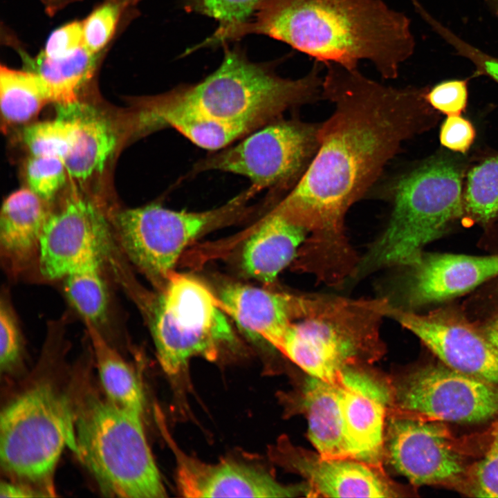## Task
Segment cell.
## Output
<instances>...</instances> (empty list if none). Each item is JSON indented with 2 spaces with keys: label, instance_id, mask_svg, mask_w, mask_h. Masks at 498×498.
Listing matches in <instances>:
<instances>
[{
  "label": "cell",
  "instance_id": "obj_1",
  "mask_svg": "<svg viewBox=\"0 0 498 498\" xmlns=\"http://www.w3.org/2000/svg\"><path fill=\"white\" fill-rule=\"evenodd\" d=\"M324 65L322 98L334 110L320 124L319 147L310 165L273 210L310 233L304 252L326 264L351 254L344 232L346 213L403 142L421 129L426 90L386 86L358 68Z\"/></svg>",
  "mask_w": 498,
  "mask_h": 498
},
{
  "label": "cell",
  "instance_id": "obj_2",
  "mask_svg": "<svg viewBox=\"0 0 498 498\" xmlns=\"http://www.w3.org/2000/svg\"><path fill=\"white\" fill-rule=\"evenodd\" d=\"M258 33L281 41L322 64L356 68L368 60L394 79L414 51L410 20L382 0H265L227 40Z\"/></svg>",
  "mask_w": 498,
  "mask_h": 498
},
{
  "label": "cell",
  "instance_id": "obj_3",
  "mask_svg": "<svg viewBox=\"0 0 498 498\" xmlns=\"http://www.w3.org/2000/svg\"><path fill=\"white\" fill-rule=\"evenodd\" d=\"M322 68L314 62L304 77L284 78L249 61L240 50L227 49L221 66L205 80L154 97L151 102L157 110L190 113L251 131L279 119L290 107L322 97Z\"/></svg>",
  "mask_w": 498,
  "mask_h": 498
},
{
  "label": "cell",
  "instance_id": "obj_4",
  "mask_svg": "<svg viewBox=\"0 0 498 498\" xmlns=\"http://www.w3.org/2000/svg\"><path fill=\"white\" fill-rule=\"evenodd\" d=\"M389 306L387 298L308 295L304 313L274 347L307 375L337 382L346 369L372 362L382 354L379 326Z\"/></svg>",
  "mask_w": 498,
  "mask_h": 498
},
{
  "label": "cell",
  "instance_id": "obj_5",
  "mask_svg": "<svg viewBox=\"0 0 498 498\" xmlns=\"http://www.w3.org/2000/svg\"><path fill=\"white\" fill-rule=\"evenodd\" d=\"M393 209L387 226L356 264L354 277L378 269L416 264L424 247L463 210L462 178L445 160L427 161L392 181Z\"/></svg>",
  "mask_w": 498,
  "mask_h": 498
},
{
  "label": "cell",
  "instance_id": "obj_6",
  "mask_svg": "<svg viewBox=\"0 0 498 498\" xmlns=\"http://www.w3.org/2000/svg\"><path fill=\"white\" fill-rule=\"evenodd\" d=\"M142 418L93 393L85 394L75 411V454L106 496H167Z\"/></svg>",
  "mask_w": 498,
  "mask_h": 498
},
{
  "label": "cell",
  "instance_id": "obj_7",
  "mask_svg": "<svg viewBox=\"0 0 498 498\" xmlns=\"http://www.w3.org/2000/svg\"><path fill=\"white\" fill-rule=\"evenodd\" d=\"M65 446L75 454V411L48 382H39L1 412L0 461L12 477L54 492L53 476Z\"/></svg>",
  "mask_w": 498,
  "mask_h": 498
},
{
  "label": "cell",
  "instance_id": "obj_8",
  "mask_svg": "<svg viewBox=\"0 0 498 498\" xmlns=\"http://www.w3.org/2000/svg\"><path fill=\"white\" fill-rule=\"evenodd\" d=\"M151 322L158 361L168 374L193 357L215 360L234 335L217 298L197 279L172 271L161 288Z\"/></svg>",
  "mask_w": 498,
  "mask_h": 498
},
{
  "label": "cell",
  "instance_id": "obj_9",
  "mask_svg": "<svg viewBox=\"0 0 498 498\" xmlns=\"http://www.w3.org/2000/svg\"><path fill=\"white\" fill-rule=\"evenodd\" d=\"M247 191L216 209L175 211L151 204L116 213V240L128 259L160 288L195 239L228 221L250 197Z\"/></svg>",
  "mask_w": 498,
  "mask_h": 498
},
{
  "label": "cell",
  "instance_id": "obj_10",
  "mask_svg": "<svg viewBox=\"0 0 498 498\" xmlns=\"http://www.w3.org/2000/svg\"><path fill=\"white\" fill-rule=\"evenodd\" d=\"M320 124L277 119L197 167L244 176L255 192L297 183L318 149Z\"/></svg>",
  "mask_w": 498,
  "mask_h": 498
},
{
  "label": "cell",
  "instance_id": "obj_11",
  "mask_svg": "<svg viewBox=\"0 0 498 498\" xmlns=\"http://www.w3.org/2000/svg\"><path fill=\"white\" fill-rule=\"evenodd\" d=\"M497 386L445 365L425 366L391 385L388 416L481 422L498 414Z\"/></svg>",
  "mask_w": 498,
  "mask_h": 498
},
{
  "label": "cell",
  "instance_id": "obj_12",
  "mask_svg": "<svg viewBox=\"0 0 498 498\" xmlns=\"http://www.w3.org/2000/svg\"><path fill=\"white\" fill-rule=\"evenodd\" d=\"M385 459L414 485L453 482L463 460L448 430L439 421L388 416Z\"/></svg>",
  "mask_w": 498,
  "mask_h": 498
},
{
  "label": "cell",
  "instance_id": "obj_13",
  "mask_svg": "<svg viewBox=\"0 0 498 498\" xmlns=\"http://www.w3.org/2000/svg\"><path fill=\"white\" fill-rule=\"evenodd\" d=\"M270 459L302 477L307 497H397L398 487L383 468L351 459H327L281 437L271 447Z\"/></svg>",
  "mask_w": 498,
  "mask_h": 498
},
{
  "label": "cell",
  "instance_id": "obj_14",
  "mask_svg": "<svg viewBox=\"0 0 498 498\" xmlns=\"http://www.w3.org/2000/svg\"><path fill=\"white\" fill-rule=\"evenodd\" d=\"M110 236L102 212L89 200L71 196L44 225L37 264L39 276L49 282L62 279L88 255H106Z\"/></svg>",
  "mask_w": 498,
  "mask_h": 498
},
{
  "label": "cell",
  "instance_id": "obj_15",
  "mask_svg": "<svg viewBox=\"0 0 498 498\" xmlns=\"http://www.w3.org/2000/svg\"><path fill=\"white\" fill-rule=\"evenodd\" d=\"M387 316L418 337L444 365L498 385V349L460 318L421 315L390 305Z\"/></svg>",
  "mask_w": 498,
  "mask_h": 498
},
{
  "label": "cell",
  "instance_id": "obj_16",
  "mask_svg": "<svg viewBox=\"0 0 498 498\" xmlns=\"http://www.w3.org/2000/svg\"><path fill=\"white\" fill-rule=\"evenodd\" d=\"M340 407L352 459L382 468L391 385L360 367L344 370Z\"/></svg>",
  "mask_w": 498,
  "mask_h": 498
},
{
  "label": "cell",
  "instance_id": "obj_17",
  "mask_svg": "<svg viewBox=\"0 0 498 498\" xmlns=\"http://www.w3.org/2000/svg\"><path fill=\"white\" fill-rule=\"evenodd\" d=\"M175 456L178 491L185 497H291L307 495L306 483L285 486L264 470L232 461L207 463L181 451L166 429Z\"/></svg>",
  "mask_w": 498,
  "mask_h": 498
},
{
  "label": "cell",
  "instance_id": "obj_18",
  "mask_svg": "<svg viewBox=\"0 0 498 498\" xmlns=\"http://www.w3.org/2000/svg\"><path fill=\"white\" fill-rule=\"evenodd\" d=\"M406 286L409 306L416 307L465 293L498 275V255L423 254Z\"/></svg>",
  "mask_w": 498,
  "mask_h": 498
},
{
  "label": "cell",
  "instance_id": "obj_19",
  "mask_svg": "<svg viewBox=\"0 0 498 498\" xmlns=\"http://www.w3.org/2000/svg\"><path fill=\"white\" fill-rule=\"evenodd\" d=\"M217 300L244 332L274 346L288 326L304 314L307 295L230 284L221 289Z\"/></svg>",
  "mask_w": 498,
  "mask_h": 498
},
{
  "label": "cell",
  "instance_id": "obj_20",
  "mask_svg": "<svg viewBox=\"0 0 498 498\" xmlns=\"http://www.w3.org/2000/svg\"><path fill=\"white\" fill-rule=\"evenodd\" d=\"M46 202L30 188H23L3 203L0 252L6 271L12 277L32 264L37 266L42 231L52 212Z\"/></svg>",
  "mask_w": 498,
  "mask_h": 498
},
{
  "label": "cell",
  "instance_id": "obj_21",
  "mask_svg": "<svg viewBox=\"0 0 498 498\" xmlns=\"http://www.w3.org/2000/svg\"><path fill=\"white\" fill-rule=\"evenodd\" d=\"M340 398V380L329 382L307 375L291 406L305 415L308 437L322 456L353 459L346 439Z\"/></svg>",
  "mask_w": 498,
  "mask_h": 498
},
{
  "label": "cell",
  "instance_id": "obj_22",
  "mask_svg": "<svg viewBox=\"0 0 498 498\" xmlns=\"http://www.w3.org/2000/svg\"><path fill=\"white\" fill-rule=\"evenodd\" d=\"M307 234L304 228L272 210L244 244V271L262 282L273 283L297 257Z\"/></svg>",
  "mask_w": 498,
  "mask_h": 498
},
{
  "label": "cell",
  "instance_id": "obj_23",
  "mask_svg": "<svg viewBox=\"0 0 498 498\" xmlns=\"http://www.w3.org/2000/svg\"><path fill=\"white\" fill-rule=\"evenodd\" d=\"M58 111L77 123L75 142L63 159L68 173L75 178L85 179L102 172L117 143L109 122L95 109L78 101L58 105Z\"/></svg>",
  "mask_w": 498,
  "mask_h": 498
},
{
  "label": "cell",
  "instance_id": "obj_24",
  "mask_svg": "<svg viewBox=\"0 0 498 498\" xmlns=\"http://www.w3.org/2000/svg\"><path fill=\"white\" fill-rule=\"evenodd\" d=\"M13 44V43H12ZM24 69L35 73L46 87L51 102L66 105L78 101V93L89 83L105 56L106 50L95 53L85 45L72 55L51 59L42 51L35 57L15 44Z\"/></svg>",
  "mask_w": 498,
  "mask_h": 498
},
{
  "label": "cell",
  "instance_id": "obj_25",
  "mask_svg": "<svg viewBox=\"0 0 498 498\" xmlns=\"http://www.w3.org/2000/svg\"><path fill=\"white\" fill-rule=\"evenodd\" d=\"M84 324L107 400L121 409L142 415L144 394L132 368L98 329Z\"/></svg>",
  "mask_w": 498,
  "mask_h": 498
},
{
  "label": "cell",
  "instance_id": "obj_26",
  "mask_svg": "<svg viewBox=\"0 0 498 498\" xmlns=\"http://www.w3.org/2000/svg\"><path fill=\"white\" fill-rule=\"evenodd\" d=\"M103 257L100 252L88 255L62 279L64 293L73 308L84 323L91 324L100 331L107 321L109 305L102 272Z\"/></svg>",
  "mask_w": 498,
  "mask_h": 498
},
{
  "label": "cell",
  "instance_id": "obj_27",
  "mask_svg": "<svg viewBox=\"0 0 498 498\" xmlns=\"http://www.w3.org/2000/svg\"><path fill=\"white\" fill-rule=\"evenodd\" d=\"M141 123L143 129L148 131L174 128L197 146L208 150L222 149L250 132L241 125L179 111L145 113Z\"/></svg>",
  "mask_w": 498,
  "mask_h": 498
},
{
  "label": "cell",
  "instance_id": "obj_28",
  "mask_svg": "<svg viewBox=\"0 0 498 498\" xmlns=\"http://www.w3.org/2000/svg\"><path fill=\"white\" fill-rule=\"evenodd\" d=\"M1 110L11 124L26 122L35 117L47 103L49 93L42 80L27 70L0 68Z\"/></svg>",
  "mask_w": 498,
  "mask_h": 498
},
{
  "label": "cell",
  "instance_id": "obj_29",
  "mask_svg": "<svg viewBox=\"0 0 498 498\" xmlns=\"http://www.w3.org/2000/svg\"><path fill=\"white\" fill-rule=\"evenodd\" d=\"M463 205L477 221L488 223L498 217V156L484 160L469 171Z\"/></svg>",
  "mask_w": 498,
  "mask_h": 498
},
{
  "label": "cell",
  "instance_id": "obj_30",
  "mask_svg": "<svg viewBox=\"0 0 498 498\" xmlns=\"http://www.w3.org/2000/svg\"><path fill=\"white\" fill-rule=\"evenodd\" d=\"M77 123L71 116L58 111L56 120L27 127L23 139L32 156L66 157L75 142Z\"/></svg>",
  "mask_w": 498,
  "mask_h": 498
},
{
  "label": "cell",
  "instance_id": "obj_31",
  "mask_svg": "<svg viewBox=\"0 0 498 498\" xmlns=\"http://www.w3.org/2000/svg\"><path fill=\"white\" fill-rule=\"evenodd\" d=\"M140 0H103L82 21L86 48L98 53L108 50L122 17L128 15Z\"/></svg>",
  "mask_w": 498,
  "mask_h": 498
},
{
  "label": "cell",
  "instance_id": "obj_32",
  "mask_svg": "<svg viewBox=\"0 0 498 498\" xmlns=\"http://www.w3.org/2000/svg\"><path fill=\"white\" fill-rule=\"evenodd\" d=\"M265 0H187L190 10L212 17L220 23V34L249 21Z\"/></svg>",
  "mask_w": 498,
  "mask_h": 498
},
{
  "label": "cell",
  "instance_id": "obj_33",
  "mask_svg": "<svg viewBox=\"0 0 498 498\" xmlns=\"http://www.w3.org/2000/svg\"><path fill=\"white\" fill-rule=\"evenodd\" d=\"M66 170L62 158L32 156L26 165L30 189L46 201H50L64 185Z\"/></svg>",
  "mask_w": 498,
  "mask_h": 498
},
{
  "label": "cell",
  "instance_id": "obj_34",
  "mask_svg": "<svg viewBox=\"0 0 498 498\" xmlns=\"http://www.w3.org/2000/svg\"><path fill=\"white\" fill-rule=\"evenodd\" d=\"M22 333L11 302L6 292L0 303V367L10 371L19 362L22 353Z\"/></svg>",
  "mask_w": 498,
  "mask_h": 498
},
{
  "label": "cell",
  "instance_id": "obj_35",
  "mask_svg": "<svg viewBox=\"0 0 498 498\" xmlns=\"http://www.w3.org/2000/svg\"><path fill=\"white\" fill-rule=\"evenodd\" d=\"M426 22L458 55L473 64L477 74L488 76L498 83V57L486 53L463 40L432 15L426 18Z\"/></svg>",
  "mask_w": 498,
  "mask_h": 498
},
{
  "label": "cell",
  "instance_id": "obj_36",
  "mask_svg": "<svg viewBox=\"0 0 498 498\" xmlns=\"http://www.w3.org/2000/svg\"><path fill=\"white\" fill-rule=\"evenodd\" d=\"M425 99L434 109L448 116L460 115L467 105V80L442 82L426 91Z\"/></svg>",
  "mask_w": 498,
  "mask_h": 498
},
{
  "label": "cell",
  "instance_id": "obj_37",
  "mask_svg": "<svg viewBox=\"0 0 498 498\" xmlns=\"http://www.w3.org/2000/svg\"><path fill=\"white\" fill-rule=\"evenodd\" d=\"M472 493L477 497H498V423L489 449L473 471Z\"/></svg>",
  "mask_w": 498,
  "mask_h": 498
},
{
  "label": "cell",
  "instance_id": "obj_38",
  "mask_svg": "<svg viewBox=\"0 0 498 498\" xmlns=\"http://www.w3.org/2000/svg\"><path fill=\"white\" fill-rule=\"evenodd\" d=\"M84 46L82 21H73L55 30L43 53L51 59L68 57Z\"/></svg>",
  "mask_w": 498,
  "mask_h": 498
},
{
  "label": "cell",
  "instance_id": "obj_39",
  "mask_svg": "<svg viewBox=\"0 0 498 498\" xmlns=\"http://www.w3.org/2000/svg\"><path fill=\"white\" fill-rule=\"evenodd\" d=\"M474 138L475 130L472 123L460 115L448 116L440 131L441 145L454 151L466 152Z\"/></svg>",
  "mask_w": 498,
  "mask_h": 498
},
{
  "label": "cell",
  "instance_id": "obj_40",
  "mask_svg": "<svg viewBox=\"0 0 498 498\" xmlns=\"http://www.w3.org/2000/svg\"><path fill=\"white\" fill-rule=\"evenodd\" d=\"M45 497L46 495L42 491L34 489L28 484L17 483L12 482L1 483L0 497Z\"/></svg>",
  "mask_w": 498,
  "mask_h": 498
},
{
  "label": "cell",
  "instance_id": "obj_41",
  "mask_svg": "<svg viewBox=\"0 0 498 498\" xmlns=\"http://www.w3.org/2000/svg\"><path fill=\"white\" fill-rule=\"evenodd\" d=\"M82 0H40L45 11L53 16L70 4Z\"/></svg>",
  "mask_w": 498,
  "mask_h": 498
},
{
  "label": "cell",
  "instance_id": "obj_42",
  "mask_svg": "<svg viewBox=\"0 0 498 498\" xmlns=\"http://www.w3.org/2000/svg\"><path fill=\"white\" fill-rule=\"evenodd\" d=\"M483 335L498 349V315L485 326Z\"/></svg>",
  "mask_w": 498,
  "mask_h": 498
},
{
  "label": "cell",
  "instance_id": "obj_43",
  "mask_svg": "<svg viewBox=\"0 0 498 498\" xmlns=\"http://www.w3.org/2000/svg\"><path fill=\"white\" fill-rule=\"evenodd\" d=\"M498 21V0H483Z\"/></svg>",
  "mask_w": 498,
  "mask_h": 498
}]
</instances>
